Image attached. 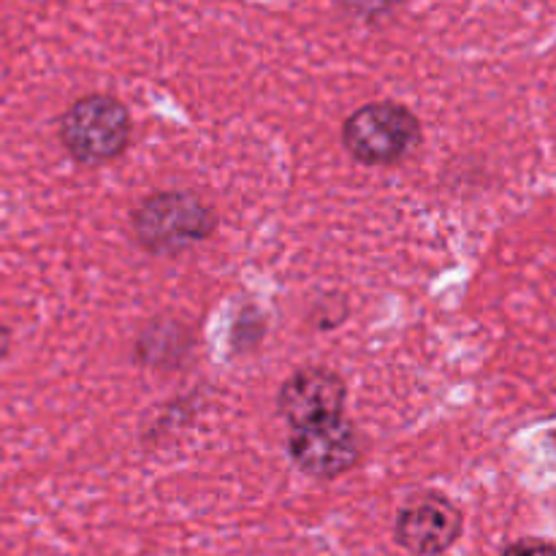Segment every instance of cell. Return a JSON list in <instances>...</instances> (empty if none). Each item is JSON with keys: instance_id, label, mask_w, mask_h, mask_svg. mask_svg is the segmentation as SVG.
<instances>
[{"instance_id": "6da1fadb", "label": "cell", "mask_w": 556, "mask_h": 556, "mask_svg": "<svg viewBox=\"0 0 556 556\" xmlns=\"http://www.w3.org/2000/svg\"><path fill=\"white\" fill-rule=\"evenodd\" d=\"M217 215L190 190H163L134 212V233L152 255H179L215 233Z\"/></svg>"}, {"instance_id": "7a4b0ae2", "label": "cell", "mask_w": 556, "mask_h": 556, "mask_svg": "<svg viewBox=\"0 0 556 556\" xmlns=\"http://www.w3.org/2000/svg\"><path fill=\"white\" fill-rule=\"evenodd\" d=\"M60 144L81 166H101L128 150L130 114L114 96H85L60 117Z\"/></svg>"}, {"instance_id": "3957f363", "label": "cell", "mask_w": 556, "mask_h": 556, "mask_svg": "<svg viewBox=\"0 0 556 556\" xmlns=\"http://www.w3.org/2000/svg\"><path fill=\"white\" fill-rule=\"evenodd\" d=\"M342 144L364 166H391L421 144V123L402 103L375 101L345 119Z\"/></svg>"}, {"instance_id": "277c9868", "label": "cell", "mask_w": 556, "mask_h": 556, "mask_svg": "<svg viewBox=\"0 0 556 556\" xmlns=\"http://www.w3.org/2000/svg\"><path fill=\"white\" fill-rule=\"evenodd\" d=\"M288 451L299 470L326 481L351 472L364 456L362 438L345 416L307 429H293Z\"/></svg>"}, {"instance_id": "5b68a950", "label": "cell", "mask_w": 556, "mask_h": 556, "mask_svg": "<svg viewBox=\"0 0 556 556\" xmlns=\"http://www.w3.org/2000/svg\"><path fill=\"white\" fill-rule=\"evenodd\" d=\"M345 400L348 389L340 375L326 367H307L282 383L277 410L291 424V429H307L342 418Z\"/></svg>"}, {"instance_id": "8992f818", "label": "cell", "mask_w": 556, "mask_h": 556, "mask_svg": "<svg viewBox=\"0 0 556 556\" xmlns=\"http://www.w3.org/2000/svg\"><path fill=\"white\" fill-rule=\"evenodd\" d=\"M465 530L462 510L440 494H418L396 516L394 535L405 552L438 556L448 552Z\"/></svg>"}, {"instance_id": "52a82bcc", "label": "cell", "mask_w": 556, "mask_h": 556, "mask_svg": "<svg viewBox=\"0 0 556 556\" xmlns=\"http://www.w3.org/2000/svg\"><path fill=\"white\" fill-rule=\"evenodd\" d=\"M503 556H556V546L543 541H519L505 548Z\"/></svg>"}, {"instance_id": "ba28073f", "label": "cell", "mask_w": 556, "mask_h": 556, "mask_svg": "<svg viewBox=\"0 0 556 556\" xmlns=\"http://www.w3.org/2000/svg\"><path fill=\"white\" fill-rule=\"evenodd\" d=\"M9 345H11V340H9V331H5V326L0 324V364H3V358L9 356Z\"/></svg>"}]
</instances>
